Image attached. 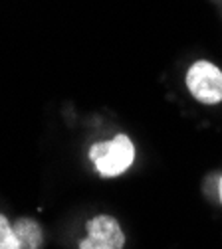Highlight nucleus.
Here are the masks:
<instances>
[{
  "mask_svg": "<svg viewBox=\"0 0 222 249\" xmlns=\"http://www.w3.org/2000/svg\"><path fill=\"white\" fill-rule=\"evenodd\" d=\"M0 249H18V241L8 217L0 213Z\"/></svg>",
  "mask_w": 222,
  "mask_h": 249,
  "instance_id": "nucleus-5",
  "label": "nucleus"
},
{
  "mask_svg": "<svg viewBox=\"0 0 222 249\" xmlns=\"http://www.w3.org/2000/svg\"><path fill=\"white\" fill-rule=\"evenodd\" d=\"M87 235L80 241V249H123L125 233L113 215L101 213L85 224Z\"/></svg>",
  "mask_w": 222,
  "mask_h": 249,
  "instance_id": "nucleus-3",
  "label": "nucleus"
},
{
  "mask_svg": "<svg viewBox=\"0 0 222 249\" xmlns=\"http://www.w3.org/2000/svg\"><path fill=\"white\" fill-rule=\"evenodd\" d=\"M186 89L197 101L216 105L222 101V71L210 61H197L186 71Z\"/></svg>",
  "mask_w": 222,
  "mask_h": 249,
  "instance_id": "nucleus-2",
  "label": "nucleus"
},
{
  "mask_svg": "<svg viewBox=\"0 0 222 249\" xmlns=\"http://www.w3.org/2000/svg\"><path fill=\"white\" fill-rule=\"evenodd\" d=\"M89 160L103 178H115L133 164L135 146L127 135H115L111 141L91 144Z\"/></svg>",
  "mask_w": 222,
  "mask_h": 249,
  "instance_id": "nucleus-1",
  "label": "nucleus"
},
{
  "mask_svg": "<svg viewBox=\"0 0 222 249\" xmlns=\"http://www.w3.org/2000/svg\"><path fill=\"white\" fill-rule=\"evenodd\" d=\"M218 198H220V202H222V176H220V180H218Z\"/></svg>",
  "mask_w": 222,
  "mask_h": 249,
  "instance_id": "nucleus-6",
  "label": "nucleus"
},
{
  "mask_svg": "<svg viewBox=\"0 0 222 249\" xmlns=\"http://www.w3.org/2000/svg\"><path fill=\"white\" fill-rule=\"evenodd\" d=\"M18 249H40L44 243V231L40 224L32 217H18L12 224Z\"/></svg>",
  "mask_w": 222,
  "mask_h": 249,
  "instance_id": "nucleus-4",
  "label": "nucleus"
}]
</instances>
